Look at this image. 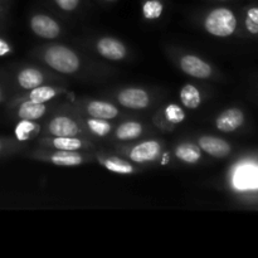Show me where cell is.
<instances>
[{
	"instance_id": "obj_1",
	"label": "cell",
	"mask_w": 258,
	"mask_h": 258,
	"mask_svg": "<svg viewBox=\"0 0 258 258\" xmlns=\"http://www.w3.org/2000/svg\"><path fill=\"white\" fill-rule=\"evenodd\" d=\"M204 27L212 35L221 38L229 37L237 28V18L232 10L227 8H217L208 13L204 19Z\"/></svg>"
},
{
	"instance_id": "obj_2",
	"label": "cell",
	"mask_w": 258,
	"mask_h": 258,
	"mask_svg": "<svg viewBox=\"0 0 258 258\" xmlns=\"http://www.w3.org/2000/svg\"><path fill=\"white\" fill-rule=\"evenodd\" d=\"M44 60L53 70L66 75L75 73L80 67L78 55L64 45H50L45 50Z\"/></svg>"
},
{
	"instance_id": "obj_3",
	"label": "cell",
	"mask_w": 258,
	"mask_h": 258,
	"mask_svg": "<svg viewBox=\"0 0 258 258\" xmlns=\"http://www.w3.org/2000/svg\"><path fill=\"white\" fill-rule=\"evenodd\" d=\"M30 28L38 37L48 38V39L58 37L60 32L58 23L45 14L34 15L30 19Z\"/></svg>"
},
{
	"instance_id": "obj_4",
	"label": "cell",
	"mask_w": 258,
	"mask_h": 258,
	"mask_svg": "<svg viewBox=\"0 0 258 258\" xmlns=\"http://www.w3.org/2000/svg\"><path fill=\"white\" fill-rule=\"evenodd\" d=\"M118 102L127 108L141 110L148 107L150 103V98L146 91L141 88H125L118 93Z\"/></svg>"
},
{
	"instance_id": "obj_5",
	"label": "cell",
	"mask_w": 258,
	"mask_h": 258,
	"mask_svg": "<svg viewBox=\"0 0 258 258\" xmlns=\"http://www.w3.org/2000/svg\"><path fill=\"white\" fill-rule=\"evenodd\" d=\"M180 67L186 75L196 78H208L212 75V67L197 55H184L180 60Z\"/></svg>"
},
{
	"instance_id": "obj_6",
	"label": "cell",
	"mask_w": 258,
	"mask_h": 258,
	"mask_svg": "<svg viewBox=\"0 0 258 258\" xmlns=\"http://www.w3.org/2000/svg\"><path fill=\"white\" fill-rule=\"evenodd\" d=\"M160 155V144L155 140L144 141L131 149L130 159L135 163H148L154 161Z\"/></svg>"
},
{
	"instance_id": "obj_7",
	"label": "cell",
	"mask_w": 258,
	"mask_h": 258,
	"mask_svg": "<svg viewBox=\"0 0 258 258\" xmlns=\"http://www.w3.org/2000/svg\"><path fill=\"white\" fill-rule=\"evenodd\" d=\"M97 50L102 57L111 60H120L126 55V47L120 42L111 37H103L98 40Z\"/></svg>"
},
{
	"instance_id": "obj_8",
	"label": "cell",
	"mask_w": 258,
	"mask_h": 258,
	"mask_svg": "<svg viewBox=\"0 0 258 258\" xmlns=\"http://www.w3.org/2000/svg\"><path fill=\"white\" fill-rule=\"evenodd\" d=\"M244 122V115L238 108H229L217 117V128L223 133H232L241 127Z\"/></svg>"
},
{
	"instance_id": "obj_9",
	"label": "cell",
	"mask_w": 258,
	"mask_h": 258,
	"mask_svg": "<svg viewBox=\"0 0 258 258\" xmlns=\"http://www.w3.org/2000/svg\"><path fill=\"white\" fill-rule=\"evenodd\" d=\"M199 148L216 158H226L231 153V145L216 136H202L199 139Z\"/></svg>"
},
{
	"instance_id": "obj_10",
	"label": "cell",
	"mask_w": 258,
	"mask_h": 258,
	"mask_svg": "<svg viewBox=\"0 0 258 258\" xmlns=\"http://www.w3.org/2000/svg\"><path fill=\"white\" fill-rule=\"evenodd\" d=\"M49 131L55 138H72L78 134V126L72 118L57 116L50 121Z\"/></svg>"
},
{
	"instance_id": "obj_11",
	"label": "cell",
	"mask_w": 258,
	"mask_h": 258,
	"mask_svg": "<svg viewBox=\"0 0 258 258\" xmlns=\"http://www.w3.org/2000/svg\"><path fill=\"white\" fill-rule=\"evenodd\" d=\"M87 112L92 117L102 118V120H111L117 116L118 111L112 103L103 102V101H92L88 103Z\"/></svg>"
},
{
	"instance_id": "obj_12",
	"label": "cell",
	"mask_w": 258,
	"mask_h": 258,
	"mask_svg": "<svg viewBox=\"0 0 258 258\" xmlns=\"http://www.w3.org/2000/svg\"><path fill=\"white\" fill-rule=\"evenodd\" d=\"M234 184L238 189H252L258 186V169L253 166H244L239 169L234 178Z\"/></svg>"
},
{
	"instance_id": "obj_13",
	"label": "cell",
	"mask_w": 258,
	"mask_h": 258,
	"mask_svg": "<svg viewBox=\"0 0 258 258\" xmlns=\"http://www.w3.org/2000/svg\"><path fill=\"white\" fill-rule=\"evenodd\" d=\"M42 82L43 75L40 71L37 70V68H24V70L20 71L19 75H18V83H19L20 87H23L24 90H33V88L42 85Z\"/></svg>"
},
{
	"instance_id": "obj_14",
	"label": "cell",
	"mask_w": 258,
	"mask_h": 258,
	"mask_svg": "<svg viewBox=\"0 0 258 258\" xmlns=\"http://www.w3.org/2000/svg\"><path fill=\"white\" fill-rule=\"evenodd\" d=\"M45 113V106L44 103H38L34 102L32 100L25 101L24 103H22V106L18 110V116H19L22 120H38V118L42 117Z\"/></svg>"
},
{
	"instance_id": "obj_15",
	"label": "cell",
	"mask_w": 258,
	"mask_h": 258,
	"mask_svg": "<svg viewBox=\"0 0 258 258\" xmlns=\"http://www.w3.org/2000/svg\"><path fill=\"white\" fill-rule=\"evenodd\" d=\"M180 100L185 107L194 110V108L199 107L202 102L201 92H199L196 86L185 85L180 91Z\"/></svg>"
},
{
	"instance_id": "obj_16",
	"label": "cell",
	"mask_w": 258,
	"mask_h": 258,
	"mask_svg": "<svg viewBox=\"0 0 258 258\" xmlns=\"http://www.w3.org/2000/svg\"><path fill=\"white\" fill-rule=\"evenodd\" d=\"M53 164L59 166H73L78 165L82 163V156L80 154L75 153V151H68V150H60L58 153L53 154L50 158Z\"/></svg>"
},
{
	"instance_id": "obj_17",
	"label": "cell",
	"mask_w": 258,
	"mask_h": 258,
	"mask_svg": "<svg viewBox=\"0 0 258 258\" xmlns=\"http://www.w3.org/2000/svg\"><path fill=\"white\" fill-rule=\"evenodd\" d=\"M175 154L180 160L188 164L198 163L202 156L199 148H197L193 144H181L176 148Z\"/></svg>"
},
{
	"instance_id": "obj_18",
	"label": "cell",
	"mask_w": 258,
	"mask_h": 258,
	"mask_svg": "<svg viewBox=\"0 0 258 258\" xmlns=\"http://www.w3.org/2000/svg\"><path fill=\"white\" fill-rule=\"evenodd\" d=\"M141 133H143V126L140 123L128 121V122H125L118 126L117 131H116V136L120 140H133V139L139 138Z\"/></svg>"
},
{
	"instance_id": "obj_19",
	"label": "cell",
	"mask_w": 258,
	"mask_h": 258,
	"mask_svg": "<svg viewBox=\"0 0 258 258\" xmlns=\"http://www.w3.org/2000/svg\"><path fill=\"white\" fill-rule=\"evenodd\" d=\"M55 90L50 86H38V87L33 88L32 92L29 95V100L34 101L38 103H44L47 101L52 100L55 96Z\"/></svg>"
},
{
	"instance_id": "obj_20",
	"label": "cell",
	"mask_w": 258,
	"mask_h": 258,
	"mask_svg": "<svg viewBox=\"0 0 258 258\" xmlns=\"http://www.w3.org/2000/svg\"><path fill=\"white\" fill-rule=\"evenodd\" d=\"M39 130V126L33 123L30 120H22L15 126V136L19 141H25L30 139L33 133Z\"/></svg>"
},
{
	"instance_id": "obj_21",
	"label": "cell",
	"mask_w": 258,
	"mask_h": 258,
	"mask_svg": "<svg viewBox=\"0 0 258 258\" xmlns=\"http://www.w3.org/2000/svg\"><path fill=\"white\" fill-rule=\"evenodd\" d=\"M163 10L164 5L160 0H146L143 5V14L146 19H158Z\"/></svg>"
},
{
	"instance_id": "obj_22",
	"label": "cell",
	"mask_w": 258,
	"mask_h": 258,
	"mask_svg": "<svg viewBox=\"0 0 258 258\" xmlns=\"http://www.w3.org/2000/svg\"><path fill=\"white\" fill-rule=\"evenodd\" d=\"M105 166L106 169H108L110 171L117 174H131L134 173V168L126 161L121 160L118 158H110L107 160H105Z\"/></svg>"
},
{
	"instance_id": "obj_23",
	"label": "cell",
	"mask_w": 258,
	"mask_h": 258,
	"mask_svg": "<svg viewBox=\"0 0 258 258\" xmlns=\"http://www.w3.org/2000/svg\"><path fill=\"white\" fill-rule=\"evenodd\" d=\"M53 145L58 150L75 151L82 148V141L76 138H55L53 140Z\"/></svg>"
},
{
	"instance_id": "obj_24",
	"label": "cell",
	"mask_w": 258,
	"mask_h": 258,
	"mask_svg": "<svg viewBox=\"0 0 258 258\" xmlns=\"http://www.w3.org/2000/svg\"><path fill=\"white\" fill-rule=\"evenodd\" d=\"M88 126H90L91 131L95 133L96 135L105 136L107 135L111 131V125L106 120H102V118H90L88 120Z\"/></svg>"
},
{
	"instance_id": "obj_25",
	"label": "cell",
	"mask_w": 258,
	"mask_h": 258,
	"mask_svg": "<svg viewBox=\"0 0 258 258\" xmlns=\"http://www.w3.org/2000/svg\"><path fill=\"white\" fill-rule=\"evenodd\" d=\"M246 28L252 34H258V7H252L247 10Z\"/></svg>"
},
{
	"instance_id": "obj_26",
	"label": "cell",
	"mask_w": 258,
	"mask_h": 258,
	"mask_svg": "<svg viewBox=\"0 0 258 258\" xmlns=\"http://www.w3.org/2000/svg\"><path fill=\"white\" fill-rule=\"evenodd\" d=\"M165 115L171 123H180L185 118V113L178 105H169L165 108Z\"/></svg>"
},
{
	"instance_id": "obj_27",
	"label": "cell",
	"mask_w": 258,
	"mask_h": 258,
	"mask_svg": "<svg viewBox=\"0 0 258 258\" xmlns=\"http://www.w3.org/2000/svg\"><path fill=\"white\" fill-rule=\"evenodd\" d=\"M81 0H54L55 4L60 8L62 10H66V12H72L76 8L78 7Z\"/></svg>"
},
{
	"instance_id": "obj_28",
	"label": "cell",
	"mask_w": 258,
	"mask_h": 258,
	"mask_svg": "<svg viewBox=\"0 0 258 258\" xmlns=\"http://www.w3.org/2000/svg\"><path fill=\"white\" fill-rule=\"evenodd\" d=\"M8 53H10V45L3 38H0V57H4Z\"/></svg>"
},
{
	"instance_id": "obj_29",
	"label": "cell",
	"mask_w": 258,
	"mask_h": 258,
	"mask_svg": "<svg viewBox=\"0 0 258 258\" xmlns=\"http://www.w3.org/2000/svg\"><path fill=\"white\" fill-rule=\"evenodd\" d=\"M3 101V91H2V88H0V102H2Z\"/></svg>"
},
{
	"instance_id": "obj_30",
	"label": "cell",
	"mask_w": 258,
	"mask_h": 258,
	"mask_svg": "<svg viewBox=\"0 0 258 258\" xmlns=\"http://www.w3.org/2000/svg\"><path fill=\"white\" fill-rule=\"evenodd\" d=\"M106 2H115V0H106Z\"/></svg>"
},
{
	"instance_id": "obj_31",
	"label": "cell",
	"mask_w": 258,
	"mask_h": 258,
	"mask_svg": "<svg viewBox=\"0 0 258 258\" xmlns=\"http://www.w3.org/2000/svg\"><path fill=\"white\" fill-rule=\"evenodd\" d=\"M0 151H2V143H0Z\"/></svg>"
},
{
	"instance_id": "obj_32",
	"label": "cell",
	"mask_w": 258,
	"mask_h": 258,
	"mask_svg": "<svg viewBox=\"0 0 258 258\" xmlns=\"http://www.w3.org/2000/svg\"><path fill=\"white\" fill-rule=\"evenodd\" d=\"M219 2H226V0H219Z\"/></svg>"
}]
</instances>
